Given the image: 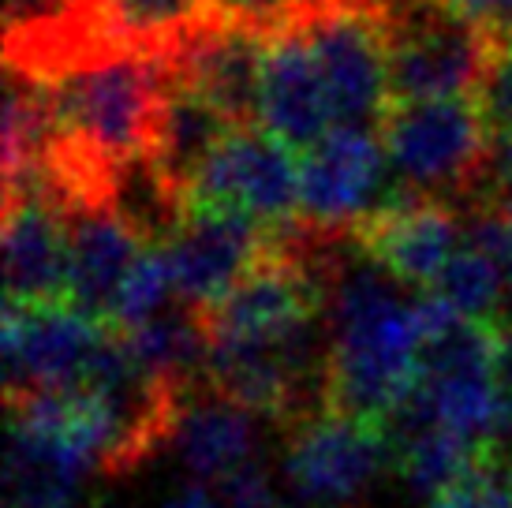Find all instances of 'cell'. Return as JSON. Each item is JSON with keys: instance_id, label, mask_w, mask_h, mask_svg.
Segmentation results:
<instances>
[{"instance_id": "obj_10", "label": "cell", "mask_w": 512, "mask_h": 508, "mask_svg": "<svg viewBox=\"0 0 512 508\" xmlns=\"http://www.w3.org/2000/svg\"><path fill=\"white\" fill-rule=\"evenodd\" d=\"M352 236L400 284H408L412 292H427L445 262L464 247L468 221L464 206L400 187L352 228Z\"/></svg>"}, {"instance_id": "obj_6", "label": "cell", "mask_w": 512, "mask_h": 508, "mask_svg": "<svg viewBox=\"0 0 512 508\" xmlns=\"http://www.w3.org/2000/svg\"><path fill=\"white\" fill-rule=\"evenodd\" d=\"M393 464L385 423L329 408L288 430L285 482L307 508H352Z\"/></svg>"}, {"instance_id": "obj_14", "label": "cell", "mask_w": 512, "mask_h": 508, "mask_svg": "<svg viewBox=\"0 0 512 508\" xmlns=\"http://www.w3.org/2000/svg\"><path fill=\"white\" fill-rule=\"evenodd\" d=\"M68 303L75 311L109 322L116 296L150 243L124 221L113 202L68 206Z\"/></svg>"}, {"instance_id": "obj_8", "label": "cell", "mask_w": 512, "mask_h": 508, "mask_svg": "<svg viewBox=\"0 0 512 508\" xmlns=\"http://www.w3.org/2000/svg\"><path fill=\"white\" fill-rule=\"evenodd\" d=\"M494 352H498V318L475 322L453 318L449 325L423 337L415 393L434 411L441 426H449L464 441L490 449L498 430V381H494Z\"/></svg>"}, {"instance_id": "obj_11", "label": "cell", "mask_w": 512, "mask_h": 508, "mask_svg": "<svg viewBox=\"0 0 512 508\" xmlns=\"http://www.w3.org/2000/svg\"><path fill=\"white\" fill-rule=\"evenodd\" d=\"M273 228L236 210H187L180 228L169 236L176 299L210 311L255 269L270 247Z\"/></svg>"}, {"instance_id": "obj_18", "label": "cell", "mask_w": 512, "mask_h": 508, "mask_svg": "<svg viewBox=\"0 0 512 508\" xmlns=\"http://www.w3.org/2000/svg\"><path fill=\"white\" fill-rule=\"evenodd\" d=\"M232 127L236 124L210 98H202L199 90H191L184 83H172L169 98L161 105V120H157L150 157L165 169L172 184L187 195V184L195 180L202 161L214 154L217 142L225 139Z\"/></svg>"}, {"instance_id": "obj_13", "label": "cell", "mask_w": 512, "mask_h": 508, "mask_svg": "<svg viewBox=\"0 0 512 508\" xmlns=\"http://www.w3.org/2000/svg\"><path fill=\"white\" fill-rule=\"evenodd\" d=\"M4 303H68V217L45 191H4Z\"/></svg>"}, {"instance_id": "obj_23", "label": "cell", "mask_w": 512, "mask_h": 508, "mask_svg": "<svg viewBox=\"0 0 512 508\" xmlns=\"http://www.w3.org/2000/svg\"><path fill=\"white\" fill-rule=\"evenodd\" d=\"M494 381H498V430L490 452L512 460V322L498 318V352H494Z\"/></svg>"}, {"instance_id": "obj_26", "label": "cell", "mask_w": 512, "mask_h": 508, "mask_svg": "<svg viewBox=\"0 0 512 508\" xmlns=\"http://www.w3.org/2000/svg\"><path fill=\"white\" fill-rule=\"evenodd\" d=\"M161 508H225V505H221V497H214L206 490V482H187L184 490L165 497Z\"/></svg>"}, {"instance_id": "obj_9", "label": "cell", "mask_w": 512, "mask_h": 508, "mask_svg": "<svg viewBox=\"0 0 512 508\" xmlns=\"http://www.w3.org/2000/svg\"><path fill=\"white\" fill-rule=\"evenodd\" d=\"M385 165L378 127H329L299 150V217L329 232H352L389 198Z\"/></svg>"}, {"instance_id": "obj_7", "label": "cell", "mask_w": 512, "mask_h": 508, "mask_svg": "<svg viewBox=\"0 0 512 508\" xmlns=\"http://www.w3.org/2000/svg\"><path fill=\"white\" fill-rule=\"evenodd\" d=\"M187 210H236L270 228L288 225L299 217V154L262 124H236L187 184Z\"/></svg>"}, {"instance_id": "obj_3", "label": "cell", "mask_w": 512, "mask_h": 508, "mask_svg": "<svg viewBox=\"0 0 512 508\" xmlns=\"http://www.w3.org/2000/svg\"><path fill=\"white\" fill-rule=\"evenodd\" d=\"M385 157L404 191L468 206L486 169L490 135L471 98L389 101L382 124Z\"/></svg>"}, {"instance_id": "obj_19", "label": "cell", "mask_w": 512, "mask_h": 508, "mask_svg": "<svg viewBox=\"0 0 512 508\" xmlns=\"http://www.w3.org/2000/svg\"><path fill=\"white\" fill-rule=\"evenodd\" d=\"M109 23L124 45L172 53L191 30L214 19V0H109Z\"/></svg>"}, {"instance_id": "obj_5", "label": "cell", "mask_w": 512, "mask_h": 508, "mask_svg": "<svg viewBox=\"0 0 512 508\" xmlns=\"http://www.w3.org/2000/svg\"><path fill=\"white\" fill-rule=\"evenodd\" d=\"M109 322L72 303H4V389L8 404L38 393H79L90 385Z\"/></svg>"}, {"instance_id": "obj_24", "label": "cell", "mask_w": 512, "mask_h": 508, "mask_svg": "<svg viewBox=\"0 0 512 508\" xmlns=\"http://www.w3.org/2000/svg\"><path fill=\"white\" fill-rule=\"evenodd\" d=\"M221 505L225 508H285L281 497L273 490V482L266 479V467L247 464L240 467L232 479L221 482Z\"/></svg>"}, {"instance_id": "obj_1", "label": "cell", "mask_w": 512, "mask_h": 508, "mask_svg": "<svg viewBox=\"0 0 512 508\" xmlns=\"http://www.w3.org/2000/svg\"><path fill=\"white\" fill-rule=\"evenodd\" d=\"M326 325L333 408L385 423L419 378L415 292L352 240L329 281Z\"/></svg>"}, {"instance_id": "obj_21", "label": "cell", "mask_w": 512, "mask_h": 508, "mask_svg": "<svg viewBox=\"0 0 512 508\" xmlns=\"http://www.w3.org/2000/svg\"><path fill=\"white\" fill-rule=\"evenodd\" d=\"M172 296H176V277H172L169 254H165V247H146L135 269L128 273L124 288H120V296H116L109 325L113 329H135V325L150 322L154 314H161L165 307H172Z\"/></svg>"}, {"instance_id": "obj_2", "label": "cell", "mask_w": 512, "mask_h": 508, "mask_svg": "<svg viewBox=\"0 0 512 508\" xmlns=\"http://www.w3.org/2000/svg\"><path fill=\"white\" fill-rule=\"evenodd\" d=\"M389 42V98H471L498 34L445 0H374Z\"/></svg>"}, {"instance_id": "obj_12", "label": "cell", "mask_w": 512, "mask_h": 508, "mask_svg": "<svg viewBox=\"0 0 512 508\" xmlns=\"http://www.w3.org/2000/svg\"><path fill=\"white\" fill-rule=\"evenodd\" d=\"M270 34L214 15L169 53L176 83L210 98L232 124H258L262 60Z\"/></svg>"}, {"instance_id": "obj_4", "label": "cell", "mask_w": 512, "mask_h": 508, "mask_svg": "<svg viewBox=\"0 0 512 508\" xmlns=\"http://www.w3.org/2000/svg\"><path fill=\"white\" fill-rule=\"evenodd\" d=\"M292 19L307 34L333 109V127H378L389 109V42L374 0H299Z\"/></svg>"}, {"instance_id": "obj_22", "label": "cell", "mask_w": 512, "mask_h": 508, "mask_svg": "<svg viewBox=\"0 0 512 508\" xmlns=\"http://www.w3.org/2000/svg\"><path fill=\"white\" fill-rule=\"evenodd\" d=\"M471 101L490 139H512V38H498Z\"/></svg>"}, {"instance_id": "obj_17", "label": "cell", "mask_w": 512, "mask_h": 508, "mask_svg": "<svg viewBox=\"0 0 512 508\" xmlns=\"http://www.w3.org/2000/svg\"><path fill=\"white\" fill-rule=\"evenodd\" d=\"M135 363L172 393L195 396L206 385L210 359V314L176 299L172 307L154 314L135 329H120Z\"/></svg>"}, {"instance_id": "obj_28", "label": "cell", "mask_w": 512, "mask_h": 508, "mask_svg": "<svg viewBox=\"0 0 512 508\" xmlns=\"http://www.w3.org/2000/svg\"><path fill=\"white\" fill-rule=\"evenodd\" d=\"M94 4H109V0H94Z\"/></svg>"}, {"instance_id": "obj_16", "label": "cell", "mask_w": 512, "mask_h": 508, "mask_svg": "<svg viewBox=\"0 0 512 508\" xmlns=\"http://www.w3.org/2000/svg\"><path fill=\"white\" fill-rule=\"evenodd\" d=\"M255 419V411L202 385L180 411L172 438L187 475L195 482L221 486L240 467L255 464Z\"/></svg>"}, {"instance_id": "obj_25", "label": "cell", "mask_w": 512, "mask_h": 508, "mask_svg": "<svg viewBox=\"0 0 512 508\" xmlns=\"http://www.w3.org/2000/svg\"><path fill=\"white\" fill-rule=\"evenodd\" d=\"M460 15H468L486 30H494L498 38H512V0H445Z\"/></svg>"}, {"instance_id": "obj_20", "label": "cell", "mask_w": 512, "mask_h": 508, "mask_svg": "<svg viewBox=\"0 0 512 508\" xmlns=\"http://www.w3.org/2000/svg\"><path fill=\"white\" fill-rule=\"evenodd\" d=\"M430 296H438L445 307H453L460 318L475 322H494L498 318L501 296H509L505 284V262L483 251L479 243L464 240V247L445 262L438 281L427 288Z\"/></svg>"}, {"instance_id": "obj_27", "label": "cell", "mask_w": 512, "mask_h": 508, "mask_svg": "<svg viewBox=\"0 0 512 508\" xmlns=\"http://www.w3.org/2000/svg\"><path fill=\"white\" fill-rule=\"evenodd\" d=\"M505 284H509V299H512V240H509V254H505Z\"/></svg>"}, {"instance_id": "obj_15", "label": "cell", "mask_w": 512, "mask_h": 508, "mask_svg": "<svg viewBox=\"0 0 512 508\" xmlns=\"http://www.w3.org/2000/svg\"><path fill=\"white\" fill-rule=\"evenodd\" d=\"M258 124L273 131L292 150H307L333 127V109L314 64L307 34L296 19L270 30L266 60H262V90H258Z\"/></svg>"}]
</instances>
